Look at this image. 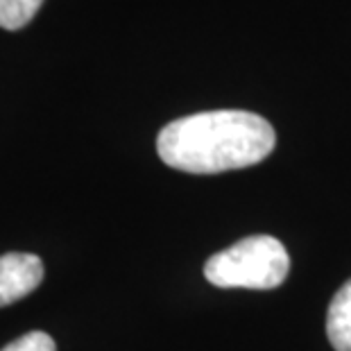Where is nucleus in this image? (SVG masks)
Listing matches in <instances>:
<instances>
[{
    "instance_id": "obj_1",
    "label": "nucleus",
    "mask_w": 351,
    "mask_h": 351,
    "mask_svg": "<svg viewBox=\"0 0 351 351\" xmlns=\"http://www.w3.org/2000/svg\"><path fill=\"white\" fill-rule=\"evenodd\" d=\"M276 143L274 127L252 111H202L168 123L156 136L166 166L191 175H218L256 166Z\"/></svg>"
},
{
    "instance_id": "obj_2",
    "label": "nucleus",
    "mask_w": 351,
    "mask_h": 351,
    "mask_svg": "<svg viewBox=\"0 0 351 351\" xmlns=\"http://www.w3.org/2000/svg\"><path fill=\"white\" fill-rule=\"evenodd\" d=\"M290 256L272 236H250L213 254L204 263V276L218 288L272 290L286 281Z\"/></svg>"
},
{
    "instance_id": "obj_3",
    "label": "nucleus",
    "mask_w": 351,
    "mask_h": 351,
    "mask_svg": "<svg viewBox=\"0 0 351 351\" xmlns=\"http://www.w3.org/2000/svg\"><path fill=\"white\" fill-rule=\"evenodd\" d=\"M43 281L39 256L25 252H10L0 256V308L34 293Z\"/></svg>"
},
{
    "instance_id": "obj_4",
    "label": "nucleus",
    "mask_w": 351,
    "mask_h": 351,
    "mask_svg": "<svg viewBox=\"0 0 351 351\" xmlns=\"http://www.w3.org/2000/svg\"><path fill=\"white\" fill-rule=\"evenodd\" d=\"M326 335L335 351H351V279L328 304Z\"/></svg>"
},
{
    "instance_id": "obj_5",
    "label": "nucleus",
    "mask_w": 351,
    "mask_h": 351,
    "mask_svg": "<svg viewBox=\"0 0 351 351\" xmlns=\"http://www.w3.org/2000/svg\"><path fill=\"white\" fill-rule=\"evenodd\" d=\"M43 0H0V27L21 29L36 16Z\"/></svg>"
},
{
    "instance_id": "obj_6",
    "label": "nucleus",
    "mask_w": 351,
    "mask_h": 351,
    "mask_svg": "<svg viewBox=\"0 0 351 351\" xmlns=\"http://www.w3.org/2000/svg\"><path fill=\"white\" fill-rule=\"evenodd\" d=\"M0 351H57V345L48 333L29 331V333H23L14 342H10V345L3 347Z\"/></svg>"
}]
</instances>
